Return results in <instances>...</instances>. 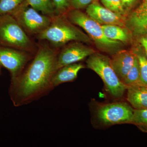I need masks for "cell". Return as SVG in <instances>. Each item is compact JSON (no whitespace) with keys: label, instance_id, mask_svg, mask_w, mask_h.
Returning <instances> with one entry per match:
<instances>
[{"label":"cell","instance_id":"9","mask_svg":"<svg viewBox=\"0 0 147 147\" xmlns=\"http://www.w3.org/2000/svg\"><path fill=\"white\" fill-rule=\"evenodd\" d=\"M81 42L70 44L59 52L57 58L56 71L64 66L79 62L96 53L91 47Z\"/></svg>","mask_w":147,"mask_h":147},{"label":"cell","instance_id":"21","mask_svg":"<svg viewBox=\"0 0 147 147\" xmlns=\"http://www.w3.org/2000/svg\"><path fill=\"white\" fill-rule=\"evenodd\" d=\"M105 7L113 12L123 16L125 10L121 0H100Z\"/></svg>","mask_w":147,"mask_h":147},{"label":"cell","instance_id":"25","mask_svg":"<svg viewBox=\"0 0 147 147\" xmlns=\"http://www.w3.org/2000/svg\"><path fill=\"white\" fill-rule=\"evenodd\" d=\"M124 8L128 7L131 6V5L134 2L135 0H121Z\"/></svg>","mask_w":147,"mask_h":147},{"label":"cell","instance_id":"8","mask_svg":"<svg viewBox=\"0 0 147 147\" xmlns=\"http://www.w3.org/2000/svg\"><path fill=\"white\" fill-rule=\"evenodd\" d=\"M134 110L126 102H119L105 104L96 112L98 119L105 125L130 123Z\"/></svg>","mask_w":147,"mask_h":147},{"label":"cell","instance_id":"7","mask_svg":"<svg viewBox=\"0 0 147 147\" xmlns=\"http://www.w3.org/2000/svg\"><path fill=\"white\" fill-rule=\"evenodd\" d=\"M34 55L0 45V65L9 71L12 80L21 74Z\"/></svg>","mask_w":147,"mask_h":147},{"label":"cell","instance_id":"5","mask_svg":"<svg viewBox=\"0 0 147 147\" xmlns=\"http://www.w3.org/2000/svg\"><path fill=\"white\" fill-rule=\"evenodd\" d=\"M86 63L89 68L100 76L106 90L112 96L115 98L123 96L127 87L113 69L109 58L100 53H95L89 57Z\"/></svg>","mask_w":147,"mask_h":147},{"label":"cell","instance_id":"1","mask_svg":"<svg viewBox=\"0 0 147 147\" xmlns=\"http://www.w3.org/2000/svg\"><path fill=\"white\" fill-rule=\"evenodd\" d=\"M56 48L40 44L21 74L11 80L9 93L14 106L30 104L54 89L52 79L59 53Z\"/></svg>","mask_w":147,"mask_h":147},{"label":"cell","instance_id":"18","mask_svg":"<svg viewBox=\"0 0 147 147\" xmlns=\"http://www.w3.org/2000/svg\"><path fill=\"white\" fill-rule=\"evenodd\" d=\"M130 123L136 125L142 131L147 132V109L134 110Z\"/></svg>","mask_w":147,"mask_h":147},{"label":"cell","instance_id":"24","mask_svg":"<svg viewBox=\"0 0 147 147\" xmlns=\"http://www.w3.org/2000/svg\"><path fill=\"white\" fill-rule=\"evenodd\" d=\"M141 44L144 50L145 56L147 60V37H143L140 40Z\"/></svg>","mask_w":147,"mask_h":147},{"label":"cell","instance_id":"10","mask_svg":"<svg viewBox=\"0 0 147 147\" xmlns=\"http://www.w3.org/2000/svg\"><path fill=\"white\" fill-rule=\"evenodd\" d=\"M86 13L101 25H115L122 27L125 26L123 16L109 10L97 2L90 4L86 7Z\"/></svg>","mask_w":147,"mask_h":147},{"label":"cell","instance_id":"15","mask_svg":"<svg viewBox=\"0 0 147 147\" xmlns=\"http://www.w3.org/2000/svg\"><path fill=\"white\" fill-rule=\"evenodd\" d=\"M103 33L107 38L125 42L128 40L127 32L122 27L115 25H101Z\"/></svg>","mask_w":147,"mask_h":147},{"label":"cell","instance_id":"13","mask_svg":"<svg viewBox=\"0 0 147 147\" xmlns=\"http://www.w3.org/2000/svg\"><path fill=\"white\" fill-rule=\"evenodd\" d=\"M85 68V66L80 63H76L64 66L55 72L52 79L54 88L61 84L72 82L78 77L79 71Z\"/></svg>","mask_w":147,"mask_h":147},{"label":"cell","instance_id":"17","mask_svg":"<svg viewBox=\"0 0 147 147\" xmlns=\"http://www.w3.org/2000/svg\"><path fill=\"white\" fill-rule=\"evenodd\" d=\"M123 82L127 87L132 85L141 84L139 63L136 55L133 66Z\"/></svg>","mask_w":147,"mask_h":147},{"label":"cell","instance_id":"20","mask_svg":"<svg viewBox=\"0 0 147 147\" xmlns=\"http://www.w3.org/2000/svg\"><path fill=\"white\" fill-rule=\"evenodd\" d=\"M139 62L141 84L147 86V60L145 55L135 53Z\"/></svg>","mask_w":147,"mask_h":147},{"label":"cell","instance_id":"2","mask_svg":"<svg viewBox=\"0 0 147 147\" xmlns=\"http://www.w3.org/2000/svg\"><path fill=\"white\" fill-rule=\"evenodd\" d=\"M38 39L46 40L55 47L71 41L88 43L89 37L67 20L65 15H56L52 18L47 28L36 36Z\"/></svg>","mask_w":147,"mask_h":147},{"label":"cell","instance_id":"12","mask_svg":"<svg viewBox=\"0 0 147 147\" xmlns=\"http://www.w3.org/2000/svg\"><path fill=\"white\" fill-rule=\"evenodd\" d=\"M129 26L137 35L147 33V0L132 12L128 20Z\"/></svg>","mask_w":147,"mask_h":147},{"label":"cell","instance_id":"4","mask_svg":"<svg viewBox=\"0 0 147 147\" xmlns=\"http://www.w3.org/2000/svg\"><path fill=\"white\" fill-rule=\"evenodd\" d=\"M72 24L82 28L101 50L108 53H117L121 42L112 40L105 36L102 26L79 9H71L65 15Z\"/></svg>","mask_w":147,"mask_h":147},{"label":"cell","instance_id":"11","mask_svg":"<svg viewBox=\"0 0 147 147\" xmlns=\"http://www.w3.org/2000/svg\"><path fill=\"white\" fill-rule=\"evenodd\" d=\"M135 57V53L131 50H120L110 59L113 69L122 82L133 66Z\"/></svg>","mask_w":147,"mask_h":147},{"label":"cell","instance_id":"22","mask_svg":"<svg viewBox=\"0 0 147 147\" xmlns=\"http://www.w3.org/2000/svg\"><path fill=\"white\" fill-rule=\"evenodd\" d=\"M55 7L56 14L65 15L71 9L69 0H52Z\"/></svg>","mask_w":147,"mask_h":147},{"label":"cell","instance_id":"3","mask_svg":"<svg viewBox=\"0 0 147 147\" xmlns=\"http://www.w3.org/2000/svg\"><path fill=\"white\" fill-rule=\"evenodd\" d=\"M0 45L33 54L38 48L9 13L0 15Z\"/></svg>","mask_w":147,"mask_h":147},{"label":"cell","instance_id":"14","mask_svg":"<svg viewBox=\"0 0 147 147\" xmlns=\"http://www.w3.org/2000/svg\"><path fill=\"white\" fill-rule=\"evenodd\" d=\"M127 99L135 109H147V86L141 84L127 87Z\"/></svg>","mask_w":147,"mask_h":147},{"label":"cell","instance_id":"19","mask_svg":"<svg viewBox=\"0 0 147 147\" xmlns=\"http://www.w3.org/2000/svg\"><path fill=\"white\" fill-rule=\"evenodd\" d=\"M25 0H0V15L10 13Z\"/></svg>","mask_w":147,"mask_h":147},{"label":"cell","instance_id":"6","mask_svg":"<svg viewBox=\"0 0 147 147\" xmlns=\"http://www.w3.org/2000/svg\"><path fill=\"white\" fill-rule=\"evenodd\" d=\"M9 13L14 17L28 35L39 34L49 26L52 21V18L40 14L24 2Z\"/></svg>","mask_w":147,"mask_h":147},{"label":"cell","instance_id":"16","mask_svg":"<svg viewBox=\"0 0 147 147\" xmlns=\"http://www.w3.org/2000/svg\"><path fill=\"white\" fill-rule=\"evenodd\" d=\"M24 3L51 18L57 15L52 0H25Z\"/></svg>","mask_w":147,"mask_h":147},{"label":"cell","instance_id":"23","mask_svg":"<svg viewBox=\"0 0 147 147\" xmlns=\"http://www.w3.org/2000/svg\"><path fill=\"white\" fill-rule=\"evenodd\" d=\"M93 0H69L71 7L74 9L80 10L87 7L92 2Z\"/></svg>","mask_w":147,"mask_h":147}]
</instances>
